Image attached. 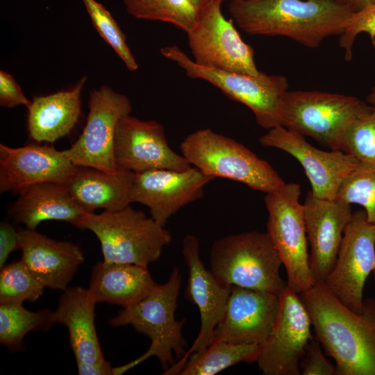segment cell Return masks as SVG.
Wrapping results in <instances>:
<instances>
[{
    "label": "cell",
    "mask_w": 375,
    "mask_h": 375,
    "mask_svg": "<svg viewBox=\"0 0 375 375\" xmlns=\"http://www.w3.org/2000/svg\"><path fill=\"white\" fill-rule=\"evenodd\" d=\"M315 338L335 362L337 375H375V300H363L356 314L322 283L299 294Z\"/></svg>",
    "instance_id": "6da1fadb"
},
{
    "label": "cell",
    "mask_w": 375,
    "mask_h": 375,
    "mask_svg": "<svg viewBox=\"0 0 375 375\" xmlns=\"http://www.w3.org/2000/svg\"><path fill=\"white\" fill-rule=\"evenodd\" d=\"M228 11L247 34L287 37L309 48L340 35L353 12L338 0H239Z\"/></svg>",
    "instance_id": "7a4b0ae2"
},
{
    "label": "cell",
    "mask_w": 375,
    "mask_h": 375,
    "mask_svg": "<svg viewBox=\"0 0 375 375\" xmlns=\"http://www.w3.org/2000/svg\"><path fill=\"white\" fill-rule=\"evenodd\" d=\"M92 231L101 244L103 261L147 267L169 244V231L151 216L128 205L99 214L84 212L73 224Z\"/></svg>",
    "instance_id": "3957f363"
},
{
    "label": "cell",
    "mask_w": 375,
    "mask_h": 375,
    "mask_svg": "<svg viewBox=\"0 0 375 375\" xmlns=\"http://www.w3.org/2000/svg\"><path fill=\"white\" fill-rule=\"evenodd\" d=\"M181 282V275L175 267L165 283L158 284L144 299L124 308L108 321L112 327L131 325L151 340V345L143 355L124 366L115 367V375L123 374L151 356H156L166 370L174 364V353L178 358L185 354L182 335L185 322L175 319Z\"/></svg>",
    "instance_id": "277c9868"
},
{
    "label": "cell",
    "mask_w": 375,
    "mask_h": 375,
    "mask_svg": "<svg viewBox=\"0 0 375 375\" xmlns=\"http://www.w3.org/2000/svg\"><path fill=\"white\" fill-rule=\"evenodd\" d=\"M210 272L226 286L281 297L287 283L280 276L281 258L267 232L231 234L217 240L210 252Z\"/></svg>",
    "instance_id": "5b68a950"
},
{
    "label": "cell",
    "mask_w": 375,
    "mask_h": 375,
    "mask_svg": "<svg viewBox=\"0 0 375 375\" xmlns=\"http://www.w3.org/2000/svg\"><path fill=\"white\" fill-rule=\"evenodd\" d=\"M180 149L191 166L214 178L233 180L265 194L285 183L267 161L242 144L210 128L189 134L181 142Z\"/></svg>",
    "instance_id": "8992f818"
},
{
    "label": "cell",
    "mask_w": 375,
    "mask_h": 375,
    "mask_svg": "<svg viewBox=\"0 0 375 375\" xmlns=\"http://www.w3.org/2000/svg\"><path fill=\"white\" fill-rule=\"evenodd\" d=\"M160 53L176 63L188 77L204 80L245 105L262 128L269 130L281 126L283 101L288 90L285 76L261 72L247 74L203 67L176 45L161 48Z\"/></svg>",
    "instance_id": "52a82bcc"
},
{
    "label": "cell",
    "mask_w": 375,
    "mask_h": 375,
    "mask_svg": "<svg viewBox=\"0 0 375 375\" xmlns=\"http://www.w3.org/2000/svg\"><path fill=\"white\" fill-rule=\"evenodd\" d=\"M301 186L285 183L280 189L266 193L268 212L267 233L276 249L287 273V288L300 294L311 288L313 277L308 252Z\"/></svg>",
    "instance_id": "ba28073f"
},
{
    "label": "cell",
    "mask_w": 375,
    "mask_h": 375,
    "mask_svg": "<svg viewBox=\"0 0 375 375\" xmlns=\"http://www.w3.org/2000/svg\"><path fill=\"white\" fill-rule=\"evenodd\" d=\"M368 106L349 95L288 90L283 101L281 126L310 136L331 150H340L347 128Z\"/></svg>",
    "instance_id": "9c48e42d"
},
{
    "label": "cell",
    "mask_w": 375,
    "mask_h": 375,
    "mask_svg": "<svg viewBox=\"0 0 375 375\" xmlns=\"http://www.w3.org/2000/svg\"><path fill=\"white\" fill-rule=\"evenodd\" d=\"M374 269L375 224L368 221L365 210H358L352 214L335 263L322 284L347 308L360 314L364 285Z\"/></svg>",
    "instance_id": "30bf717a"
},
{
    "label": "cell",
    "mask_w": 375,
    "mask_h": 375,
    "mask_svg": "<svg viewBox=\"0 0 375 375\" xmlns=\"http://www.w3.org/2000/svg\"><path fill=\"white\" fill-rule=\"evenodd\" d=\"M222 3L220 0L210 3L194 28L187 33L193 60L218 70L258 74L253 49L241 38L233 20L224 17Z\"/></svg>",
    "instance_id": "8fae6325"
},
{
    "label": "cell",
    "mask_w": 375,
    "mask_h": 375,
    "mask_svg": "<svg viewBox=\"0 0 375 375\" xmlns=\"http://www.w3.org/2000/svg\"><path fill=\"white\" fill-rule=\"evenodd\" d=\"M89 112L82 133L67 149L74 165L95 168L105 172L117 171L114 157L116 126L130 115L132 104L125 94L102 85L90 92Z\"/></svg>",
    "instance_id": "7c38bea8"
},
{
    "label": "cell",
    "mask_w": 375,
    "mask_h": 375,
    "mask_svg": "<svg viewBox=\"0 0 375 375\" xmlns=\"http://www.w3.org/2000/svg\"><path fill=\"white\" fill-rule=\"evenodd\" d=\"M311 320L299 294L286 288L277 319L260 345L256 362L265 375H300V361L311 333Z\"/></svg>",
    "instance_id": "4fadbf2b"
},
{
    "label": "cell",
    "mask_w": 375,
    "mask_h": 375,
    "mask_svg": "<svg viewBox=\"0 0 375 375\" xmlns=\"http://www.w3.org/2000/svg\"><path fill=\"white\" fill-rule=\"evenodd\" d=\"M181 252L189 273L185 296L197 306L201 326L191 347L178 361L165 370V375L178 374L192 354L202 352L213 342L215 330L224 316L231 288L220 283L210 270L205 268L196 236H185Z\"/></svg>",
    "instance_id": "5bb4252c"
},
{
    "label": "cell",
    "mask_w": 375,
    "mask_h": 375,
    "mask_svg": "<svg viewBox=\"0 0 375 375\" xmlns=\"http://www.w3.org/2000/svg\"><path fill=\"white\" fill-rule=\"evenodd\" d=\"M114 157L117 168L141 173L156 169L185 171L192 166L169 146L162 124L130 115L116 126Z\"/></svg>",
    "instance_id": "9a60e30c"
},
{
    "label": "cell",
    "mask_w": 375,
    "mask_h": 375,
    "mask_svg": "<svg viewBox=\"0 0 375 375\" xmlns=\"http://www.w3.org/2000/svg\"><path fill=\"white\" fill-rule=\"evenodd\" d=\"M259 142L264 147L281 149L295 158L310 181V193L319 199H335L343 181L360 162L341 150H320L303 135L283 126L269 129Z\"/></svg>",
    "instance_id": "2e32d148"
},
{
    "label": "cell",
    "mask_w": 375,
    "mask_h": 375,
    "mask_svg": "<svg viewBox=\"0 0 375 375\" xmlns=\"http://www.w3.org/2000/svg\"><path fill=\"white\" fill-rule=\"evenodd\" d=\"M213 179L192 166L185 171L156 169L135 173L131 201L147 206L151 217L165 227L181 208L201 198L205 186Z\"/></svg>",
    "instance_id": "e0dca14e"
},
{
    "label": "cell",
    "mask_w": 375,
    "mask_h": 375,
    "mask_svg": "<svg viewBox=\"0 0 375 375\" xmlns=\"http://www.w3.org/2000/svg\"><path fill=\"white\" fill-rule=\"evenodd\" d=\"M280 301L281 297L271 292L231 286L214 340L261 345L274 328Z\"/></svg>",
    "instance_id": "ac0fdd59"
},
{
    "label": "cell",
    "mask_w": 375,
    "mask_h": 375,
    "mask_svg": "<svg viewBox=\"0 0 375 375\" xmlns=\"http://www.w3.org/2000/svg\"><path fill=\"white\" fill-rule=\"evenodd\" d=\"M76 167L67 149L58 151L47 143L17 148L0 144V192L18 194L41 183H65Z\"/></svg>",
    "instance_id": "d6986e66"
},
{
    "label": "cell",
    "mask_w": 375,
    "mask_h": 375,
    "mask_svg": "<svg viewBox=\"0 0 375 375\" xmlns=\"http://www.w3.org/2000/svg\"><path fill=\"white\" fill-rule=\"evenodd\" d=\"M303 204L310 267L315 283H322L333 269L344 231L350 222L351 205L338 199L315 197L307 194Z\"/></svg>",
    "instance_id": "ffe728a7"
},
{
    "label": "cell",
    "mask_w": 375,
    "mask_h": 375,
    "mask_svg": "<svg viewBox=\"0 0 375 375\" xmlns=\"http://www.w3.org/2000/svg\"><path fill=\"white\" fill-rule=\"evenodd\" d=\"M17 233L21 260L33 276L44 288L67 289L85 260L81 249L70 242L51 239L35 229L21 228Z\"/></svg>",
    "instance_id": "44dd1931"
},
{
    "label": "cell",
    "mask_w": 375,
    "mask_h": 375,
    "mask_svg": "<svg viewBox=\"0 0 375 375\" xmlns=\"http://www.w3.org/2000/svg\"><path fill=\"white\" fill-rule=\"evenodd\" d=\"M96 303L88 288L71 287L63 290L53 311L55 324H61L68 330L76 362L101 365L107 362L94 324Z\"/></svg>",
    "instance_id": "7402d4cb"
},
{
    "label": "cell",
    "mask_w": 375,
    "mask_h": 375,
    "mask_svg": "<svg viewBox=\"0 0 375 375\" xmlns=\"http://www.w3.org/2000/svg\"><path fill=\"white\" fill-rule=\"evenodd\" d=\"M135 173L119 168L113 173L76 166L63 183L76 203L85 211L115 210L131 203V191Z\"/></svg>",
    "instance_id": "603a6c76"
},
{
    "label": "cell",
    "mask_w": 375,
    "mask_h": 375,
    "mask_svg": "<svg viewBox=\"0 0 375 375\" xmlns=\"http://www.w3.org/2000/svg\"><path fill=\"white\" fill-rule=\"evenodd\" d=\"M87 77L72 89L35 97L27 108V130L35 142L53 143L67 135L81 115V92Z\"/></svg>",
    "instance_id": "cb8c5ba5"
},
{
    "label": "cell",
    "mask_w": 375,
    "mask_h": 375,
    "mask_svg": "<svg viewBox=\"0 0 375 375\" xmlns=\"http://www.w3.org/2000/svg\"><path fill=\"white\" fill-rule=\"evenodd\" d=\"M158 285L147 267L127 263L97 262L88 288L97 303L133 306L147 297Z\"/></svg>",
    "instance_id": "d4e9b609"
},
{
    "label": "cell",
    "mask_w": 375,
    "mask_h": 375,
    "mask_svg": "<svg viewBox=\"0 0 375 375\" xmlns=\"http://www.w3.org/2000/svg\"><path fill=\"white\" fill-rule=\"evenodd\" d=\"M18 194L11 206L10 213L16 222L29 229H35L47 220L64 221L73 225L85 212L63 183L35 184Z\"/></svg>",
    "instance_id": "484cf974"
},
{
    "label": "cell",
    "mask_w": 375,
    "mask_h": 375,
    "mask_svg": "<svg viewBox=\"0 0 375 375\" xmlns=\"http://www.w3.org/2000/svg\"><path fill=\"white\" fill-rule=\"evenodd\" d=\"M260 345L214 340L199 353L192 354L180 375H214L239 362H256Z\"/></svg>",
    "instance_id": "4316f807"
},
{
    "label": "cell",
    "mask_w": 375,
    "mask_h": 375,
    "mask_svg": "<svg viewBox=\"0 0 375 375\" xmlns=\"http://www.w3.org/2000/svg\"><path fill=\"white\" fill-rule=\"evenodd\" d=\"M55 324L49 309L31 311L23 304H0V343L10 351H23L24 336L30 331H46Z\"/></svg>",
    "instance_id": "83f0119b"
},
{
    "label": "cell",
    "mask_w": 375,
    "mask_h": 375,
    "mask_svg": "<svg viewBox=\"0 0 375 375\" xmlns=\"http://www.w3.org/2000/svg\"><path fill=\"white\" fill-rule=\"evenodd\" d=\"M128 12L137 19L168 22L186 33L197 25L202 10L193 0H124Z\"/></svg>",
    "instance_id": "f1b7e54d"
},
{
    "label": "cell",
    "mask_w": 375,
    "mask_h": 375,
    "mask_svg": "<svg viewBox=\"0 0 375 375\" xmlns=\"http://www.w3.org/2000/svg\"><path fill=\"white\" fill-rule=\"evenodd\" d=\"M44 288L21 259L1 268L0 304L34 302L43 294Z\"/></svg>",
    "instance_id": "f546056e"
},
{
    "label": "cell",
    "mask_w": 375,
    "mask_h": 375,
    "mask_svg": "<svg viewBox=\"0 0 375 375\" xmlns=\"http://www.w3.org/2000/svg\"><path fill=\"white\" fill-rule=\"evenodd\" d=\"M336 199L362 206L368 221L375 224V164L360 162L342 183Z\"/></svg>",
    "instance_id": "4dcf8cb0"
},
{
    "label": "cell",
    "mask_w": 375,
    "mask_h": 375,
    "mask_svg": "<svg viewBox=\"0 0 375 375\" xmlns=\"http://www.w3.org/2000/svg\"><path fill=\"white\" fill-rule=\"evenodd\" d=\"M340 150L361 162L375 164V113L369 105L347 128Z\"/></svg>",
    "instance_id": "1f68e13d"
},
{
    "label": "cell",
    "mask_w": 375,
    "mask_h": 375,
    "mask_svg": "<svg viewBox=\"0 0 375 375\" xmlns=\"http://www.w3.org/2000/svg\"><path fill=\"white\" fill-rule=\"evenodd\" d=\"M92 23L101 37L122 59L129 71L138 65L126 43V36L110 12L96 0H82Z\"/></svg>",
    "instance_id": "d6a6232c"
},
{
    "label": "cell",
    "mask_w": 375,
    "mask_h": 375,
    "mask_svg": "<svg viewBox=\"0 0 375 375\" xmlns=\"http://www.w3.org/2000/svg\"><path fill=\"white\" fill-rule=\"evenodd\" d=\"M362 33H368L372 41L374 40L375 3L353 12L340 35L339 44L344 50L346 60H351L354 42L357 36Z\"/></svg>",
    "instance_id": "836d02e7"
},
{
    "label": "cell",
    "mask_w": 375,
    "mask_h": 375,
    "mask_svg": "<svg viewBox=\"0 0 375 375\" xmlns=\"http://www.w3.org/2000/svg\"><path fill=\"white\" fill-rule=\"evenodd\" d=\"M320 342L313 337L307 344L300 361L301 374L337 375V369L324 355Z\"/></svg>",
    "instance_id": "e575fe53"
},
{
    "label": "cell",
    "mask_w": 375,
    "mask_h": 375,
    "mask_svg": "<svg viewBox=\"0 0 375 375\" xmlns=\"http://www.w3.org/2000/svg\"><path fill=\"white\" fill-rule=\"evenodd\" d=\"M30 101L24 95L20 86L8 73L0 71V105L3 107L13 108L23 105L28 108Z\"/></svg>",
    "instance_id": "d590c367"
},
{
    "label": "cell",
    "mask_w": 375,
    "mask_h": 375,
    "mask_svg": "<svg viewBox=\"0 0 375 375\" xmlns=\"http://www.w3.org/2000/svg\"><path fill=\"white\" fill-rule=\"evenodd\" d=\"M19 249L18 233L8 222L0 224V268L6 262L10 254Z\"/></svg>",
    "instance_id": "8d00e7d4"
},
{
    "label": "cell",
    "mask_w": 375,
    "mask_h": 375,
    "mask_svg": "<svg viewBox=\"0 0 375 375\" xmlns=\"http://www.w3.org/2000/svg\"><path fill=\"white\" fill-rule=\"evenodd\" d=\"M76 365L80 375H114V367L109 361L101 365H89L78 362Z\"/></svg>",
    "instance_id": "74e56055"
},
{
    "label": "cell",
    "mask_w": 375,
    "mask_h": 375,
    "mask_svg": "<svg viewBox=\"0 0 375 375\" xmlns=\"http://www.w3.org/2000/svg\"><path fill=\"white\" fill-rule=\"evenodd\" d=\"M340 3L349 6L353 12L360 10L374 3L375 0H338Z\"/></svg>",
    "instance_id": "f35d334b"
},
{
    "label": "cell",
    "mask_w": 375,
    "mask_h": 375,
    "mask_svg": "<svg viewBox=\"0 0 375 375\" xmlns=\"http://www.w3.org/2000/svg\"><path fill=\"white\" fill-rule=\"evenodd\" d=\"M367 101L371 107L372 111L375 113V82L369 94L367 97Z\"/></svg>",
    "instance_id": "ab89813d"
},
{
    "label": "cell",
    "mask_w": 375,
    "mask_h": 375,
    "mask_svg": "<svg viewBox=\"0 0 375 375\" xmlns=\"http://www.w3.org/2000/svg\"><path fill=\"white\" fill-rule=\"evenodd\" d=\"M213 0H193L197 7L202 11L204 8L212 1Z\"/></svg>",
    "instance_id": "60d3db41"
},
{
    "label": "cell",
    "mask_w": 375,
    "mask_h": 375,
    "mask_svg": "<svg viewBox=\"0 0 375 375\" xmlns=\"http://www.w3.org/2000/svg\"><path fill=\"white\" fill-rule=\"evenodd\" d=\"M222 3L224 1H229V2H231V1H239V0H220Z\"/></svg>",
    "instance_id": "b9f144b4"
},
{
    "label": "cell",
    "mask_w": 375,
    "mask_h": 375,
    "mask_svg": "<svg viewBox=\"0 0 375 375\" xmlns=\"http://www.w3.org/2000/svg\"><path fill=\"white\" fill-rule=\"evenodd\" d=\"M372 43H373L374 49V50H375V41H374V40L372 41Z\"/></svg>",
    "instance_id": "7bdbcfd3"
},
{
    "label": "cell",
    "mask_w": 375,
    "mask_h": 375,
    "mask_svg": "<svg viewBox=\"0 0 375 375\" xmlns=\"http://www.w3.org/2000/svg\"><path fill=\"white\" fill-rule=\"evenodd\" d=\"M374 277H375V274H374Z\"/></svg>",
    "instance_id": "ee69618b"
}]
</instances>
